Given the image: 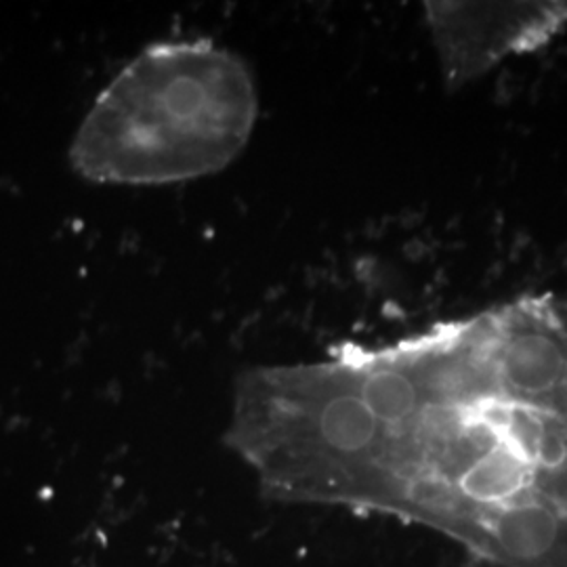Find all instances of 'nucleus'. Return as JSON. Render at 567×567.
<instances>
[{
    "instance_id": "nucleus-1",
    "label": "nucleus",
    "mask_w": 567,
    "mask_h": 567,
    "mask_svg": "<svg viewBox=\"0 0 567 567\" xmlns=\"http://www.w3.org/2000/svg\"><path fill=\"white\" fill-rule=\"evenodd\" d=\"M227 442L286 503L383 513L494 567H567V295L261 365Z\"/></svg>"
},
{
    "instance_id": "nucleus-2",
    "label": "nucleus",
    "mask_w": 567,
    "mask_h": 567,
    "mask_svg": "<svg viewBox=\"0 0 567 567\" xmlns=\"http://www.w3.org/2000/svg\"><path fill=\"white\" fill-rule=\"evenodd\" d=\"M257 118L259 91L240 55L210 41L156 42L97 95L70 164L97 185L196 182L243 154Z\"/></svg>"
},
{
    "instance_id": "nucleus-3",
    "label": "nucleus",
    "mask_w": 567,
    "mask_h": 567,
    "mask_svg": "<svg viewBox=\"0 0 567 567\" xmlns=\"http://www.w3.org/2000/svg\"><path fill=\"white\" fill-rule=\"evenodd\" d=\"M426 25L452 89L543 49L567 28V2H426Z\"/></svg>"
}]
</instances>
